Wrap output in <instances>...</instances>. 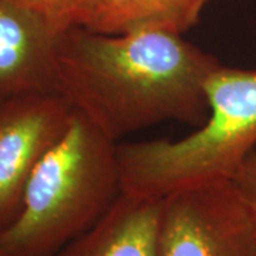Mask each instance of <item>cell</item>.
<instances>
[{
    "mask_svg": "<svg viewBox=\"0 0 256 256\" xmlns=\"http://www.w3.org/2000/svg\"><path fill=\"white\" fill-rule=\"evenodd\" d=\"M220 64L181 34L73 28L60 40L57 92L118 142L164 121L201 127L210 114L205 84Z\"/></svg>",
    "mask_w": 256,
    "mask_h": 256,
    "instance_id": "6da1fadb",
    "label": "cell"
},
{
    "mask_svg": "<svg viewBox=\"0 0 256 256\" xmlns=\"http://www.w3.org/2000/svg\"><path fill=\"white\" fill-rule=\"evenodd\" d=\"M117 142L74 110L30 175L18 220L0 232L6 256H54L92 229L121 195Z\"/></svg>",
    "mask_w": 256,
    "mask_h": 256,
    "instance_id": "7a4b0ae2",
    "label": "cell"
},
{
    "mask_svg": "<svg viewBox=\"0 0 256 256\" xmlns=\"http://www.w3.org/2000/svg\"><path fill=\"white\" fill-rule=\"evenodd\" d=\"M205 90L210 114L191 134L117 146L122 194L162 200L180 190L232 180L256 148V68L220 64Z\"/></svg>",
    "mask_w": 256,
    "mask_h": 256,
    "instance_id": "3957f363",
    "label": "cell"
},
{
    "mask_svg": "<svg viewBox=\"0 0 256 256\" xmlns=\"http://www.w3.org/2000/svg\"><path fill=\"white\" fill-rule=\"evenodd\" d=\"M156 256H256V226L230 180L161 200Z\"/></svg>",
    "mask_w": 256,
    "mask_h": 256,
    "instance_id": "277c9868",
    "label": "cell"
},
{
    "mask_svg": "<svg viewBox=\"0 0 256 256\" xmlns=\"http://www.w3.org/2000/svg\"><path fill=\"white\" fill-rule=\"evenodd\" d=\"M73 107L58 92L0 101V232L18 220L30 175L64 134Z\"/></svg>",
    "mask_w": 256,
    "mask_h": 256,
    "instance_id": "5b68a950",
    "label": "cell"
},
{
    "mask_svg": "<svg viewBox=\"0 0 256 256\" xmlns=\"http://www.w3.org/2000/svg\"><path fill=\"white\" fill-rule=\"evenodd\" d=\"M60 32L26 0H0V101L57 92Z\"/></svg>",
    "mask_w": 256,
    "mask_h": 256,
    "instance_id": "8992f818",
    "label": "cell"
},
{
    "mask_svg": "<svg viewBox=\"0 0 256 256\" xmlns=\"http://www.w3.org/2000/svg\"><path fill=\"white\" fill-rule=\"evenodd\" d=\"M161 200L122 194L92 229L54 256H156Z\"/></svg>",
    "mask_w": 256,
    "mask_h": 256,
    "instance_id": "52a82bcc",
    "label": "cell"
},
{
    "mask_svg": "<svg viewBox=\"0 0 256 256\" xmlns=\"http://www.w3.org/2000/svg\"><path fill=\"white\" fill-rule=\"evenodd\" d=\"M208 0H100L87 28L102 34L144 30L182 36L198 24Z\"/></svg>",
    "mask_w": 256,
    "mask_h": 256,
    "instance_id": "ba28073f",
    "label": "cell"
},
{
    "mask_svg": "<svg viewBox=\"0 0 256 256\" xmlns=\"http://www.w3.org/2000/svg\"><path fill=\"white\" fill-rule=\"evenodd\" d=\"M43 13L60 32L87 28L100 0H26Z\"/></svg>",
    "mask_w": 256,
    "mask_h": 256,
    "instance_id": "9c48e42d",
    "label": "cell"
},
{
    "mask_svg": "<svg viewBox=\"0 0 256 256\" xmlns=\"http://www.w3.org/2000/svg\"><path fill=\"white\" fill-rule=\"evenodd\" d=\"M230 181L246 202L256 226V148L244 160Z\"/></svg>",
    "mask_w": 256,
    "mask_h": 256,
    "instance_id": "30bf717a",
    "label": "cell"
},
{
    "mask_svg": "<svg viewBox=\"0 0 256 256\" xmlns=\"http://www.w3.org/2000/svg\"><path fill=\"white\" fill-rule=\"evenodd\" d=\"M0 256H6L4 252H3V248H2V244H0Z\"/></svg>",
    "mask_w": 256,
    "mask_h": 256,
    "instance_id": "8fae6325",
    "label": "cell"
}]
</instances>
